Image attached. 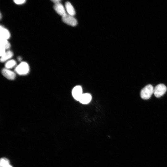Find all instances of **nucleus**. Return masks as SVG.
Masks as SVG:
<instances>
[{
    "mask_svg": "<svg viewBox=\"0 0 167 167\" xmlns=\"http://www.w3.org/2000/svg\"><path fill=\"white\" fill-rule=\"evenodd\" d=\"M15 71L19 75H26L29 72V66L27 62H22L16 67Z\"/></svg>",
    "mask_w": 167,
    "mask_h": 167,
    "instance_id": "1",
    "label": "nucleus"
},
{
    "mask_svg": "<svg viewBox=\"0 0 167 167\" xmlns=\"http://www.w3.org/2000/svg\"><path fill=\"white\" fill-rule=\"evenodd\" d=\"M154 89L151 84H148L145 86L141 91V97L143 99L147 100L150 98L153 93Z\"/></svg>",
    "mask_w": 167,
    "mask_h": 167,
    "instance_id": "2",
    "label": "nucleus"
},
{
    "mask_svg": "<svg viewBox=\"0 0 167 167\" xmlns=\"http://www.w3.org/2000/svg\"><path fill=\"white\" fill-rule=\"evenodd\" d=\"M166 90L167 88L164 84H159L154 89L153 94L156 97H160L165 93Z\"/></svg>",
    "mask_w": 167,
    "mask_h": 167,
    "instance_id": "3",
    "label": "nucleus"
},
{
    "mask_svg": "<svg viewBox=\"0 0 167 167\" xmlns=\"http://www.w3.org/2000/svg\"><path fill=\"white\" fill-rule=\"evenodd\" d=\"M62 20L64 23L71 26H75L77 24L76 19L73 16L67 14L62 17Z\"/></svg>",
    "mask_w": 167,
    "mask_h": 167,
    "instance_id": "4",
    "label": "nucleus"
},
{
    "mask_svg": "<svg viewBox=\"0 0 167 167\" xmlns=\"http://www.w3.org/2000/svg\"><path fill=\"white\" fill-rule=\"evenodd\" d=\"M1 73L5 77L8 79L13 80L15 78V73L10 69L3 68L2 70Z\"/></svg>",
    "mask_w": 167,
    "mask_h": 167,
    "instance_id": "5",
    "label": "nucleus"
},
{
    "mask_svg": "<svg viewBox=\"0 0 167 167\" xmlns=\"http://www.w3.org/2000/svg\"><path fill=\"white\" fill-rule=\"evenodd\" d=\"M72 93L75 99L79 101L83 94L82 87L79 85L75 86L73 89Z\"/></svg>",
    "mask_w": 167,
    "mask_h": 167,
    "instance_id": "6",
    "label": "nucleus"
},
{
    "mask_svg": "<svg viewBox=\"0 0 167 167\" xmlns=\"http://www.w3.org/2000/svg\"><path fill=\"white\" fill-rule=\"evenodd\" d=\"M54 8L56 12L62 17L67 14L65 9L61 2L54 4Z\"/></svg>",
    "mask_w": 167,
    "mask_h": 167,
    "instance_id": "7",
    "label": "nucleus"
},
{
    "mask_svg": "<svg viewBox=\"0 0 167 167\" xmlns=\"http://www.w3.org/2000/svg\"><path fill=\"white\" fill-rule=\"evenodd\" d=\"M10 33L8 30L1 25L0 27V38L8 40L10 38Z\"/></svg>",
    "mask_w": 167,
    "mask_h": 167,
    "instance_id": "8",
    "label": "nucleus"
},
{
    "mask_svg": "<svg viewBox=\"0 0 167 167\" xmlns=\"http://www.w3.org/2000/svg\"><path fill=\"white\" fill-rule=\"evenodd\" d=\"M91 99V96L89 94L83 93L79 101L83 104H87L90 101Z\"/></svg>",
    "mask_w": 167,
    "mask_h": 167,
    "instance_id": "9",
    "label": "nucleus"
},
{
    "mask_svg": "<svg viewBox=\"0 0 167 167\" xmlns=\"http://www.w3.org/2000/svg\"><path fill=\"white\" fill-rule=\"evenodd\" d=\"M66 10L68 14L74 16L75 14V11L73 6L71 3L69 2H67L65 4Z\"/></svg>",
    "mask_w": 167,
    "mask_h": 167,
    "instance_id": "10",
    "label": "nucleus"
},
{
    "mask_svg": "<svg viewBox=\"0 0 167 167\" xmlns=\"http://www.w3.org/2000/svg\"><path fill=\"white\" fill-rule=\"evenodd\" d=\"M13 54L12 51L9 50L6 52L5 54L1 57L0 61L1 62H4L9 60L13 56Z\"/></svg>",
    "mask_w": 167,
    "mask_h": 167,
    "instance_id": "11",
    "label": "nucleus"
},
{
    "mask_svg": "<svg viewBox=\"0 0 167 167\" xmlns=\"http://www.w3.org/2000/svg\"><path fill=\"white\" fill-rule=\"evenodd\" d=\"M0 167H13L10 165L9 161L6 158H2L0 159Z\"/></svg>",
    "mask_w": 167,
    "mask_h": 167,
    "instance_id": "12",
    "label": "nucleus"
},
{
    "mask_svg": "<svg viewBox=\"0 0 167 167\" xmlns=\"http://www.w3.org/2000/svg\"><path fill=\"white\" fill-rule=\"evenodd\" d=\"M16 61L14 60H9L5 63V68L10 69L15 66L16 65Z\"/></svg>",
    "mask_w": 167,
    "mask_h": 167,
    "instance_id": "13",
    "label": "nucleus"
},
{
    "mask_svg": "<svg viewBox=\"0 0 167 167\" xmlns=\"http://www.w3.org/2000/svg\"><path fill=\"white\" fill-rule=\"evenodd\" d=\"M0 46L3 47L6 49H7L10 48L11 45L8 40L0 38Z\"/></svg>",
    "mask_w": 167,
    "mask_h": 167,
    "instance_id": "14",
    "label": "nucleus"
},
{
    "mask_svg": "<svg viewBox=\"0 0 167 167\" xmlns=\"http://www.w3.org/2000/svg\"><path fill=\"white\" fill-rule=\"evenodd\" d=\"M6 49L3 46H0V55L1 57L4 55L6 53Z\"/></svg>",
    "mask_w": 167,
    "mask_h": 167,
    "instance_id": "15",
    "label": "nucleus"
},
{
    "mask_svg": "<svg viewBox=\"0 0 167 167\" xmlns=\"http://www.w3.org/2000/svg\"><path fill=\"white\" fill-rule=\"evenodd\" d=\"M14 2L17 5H22L24 3L26 2L25 0H15L14 1Z\"/></svg>",
    "mask_w": 167,
    "mask_h": 167,
    "instance_id": "16",
    "label": "nucleus"
},
{
    "mask_svg": "<svg viewBox=\"0 0 167 167\" xmlns=\"http://www.w3.org/2000/svg\"><path fill=\"white\" fill-rule=\"evenodd\" d=\"M52 1L54 2V4H57L60 2L61 0H53Z\"/></svg>",
    "mask_w": 167,
    "mask_h": 167,
    "instance_id": "17",
    "label": "nucleus"
},
{
    "mask_svg": "<svg viewBox=\"0 0 167 167\" xmlns=\"http://www.w3.org/2000/svg\"><path fill=\"white\" fill-rule=\"evenodd\" d=\"M22 58L20 57H19L18 58V60L19 61H21L22 60Z\"/></svg>",
    "mask_w": 167,
    "mask_h": 167,
    "instance_id": "18",
    "label": "nucleus"
},
{
    "mask_svg": "<svg viewBox=\"0 0 167 167\" xmlns=\"http://www.w3.org/2000/svg\"><path fill=\"white\" fill-rule=\"evenodd\" d=\"M1 18H2V14H1V13H0V18L1 19Z\"/></svg>",
    "mask_w": 167,
    "mask_h": 167,
    "instance_id": "19",
    "label": "nucleus"
}]
</instances>
